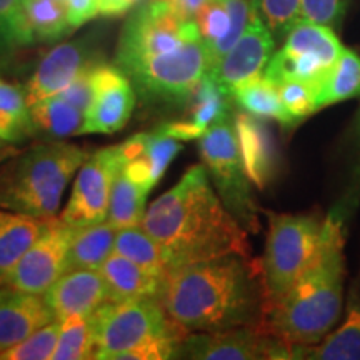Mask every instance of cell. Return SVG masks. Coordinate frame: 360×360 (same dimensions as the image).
Masks as SVG:
<instances>
[{"label": "cell", "mask_w": 360, "mask_h": 360, "mask_svg": "<svg viewBox=\"0 0 360 360\" xmlns=\"http://www.w3.org/2000/svg\"><path fill=\"white\" fill-rule=\"evenodd\" d=\"M290 359L360 360V292L352 287L347 300V317L342 326L314 345H292Z\"/></svg>", "instance_id": "obj_19"}, {"label": "cell", "mask_w": 360, "mask_h": 360, "mask_svg": "<svg viewBox=\"0 0 360 360\" xmlns=\"http://www.w3.org/2000/svg\"><path fill=\"white\" fill-rule=\"evenodd\" d=\"M30 115L35 132H42L53 141L79 135L84 124V114L58 96L49 97L30 105Z\"/></svg>", "instance_id": "obj_25"}, {"label": "cell", "mask_w": 360, "mask_h": 360, "mask_svg": "<svg viewBox=\"0 0 360 360\" xmlns=\"http://www.w3.org/2000/svg\"><path fill=\"white\" fill-rule=\"evenodd\" d=\"M237 146L247 177L259 191L272 182L277 170V150L267 125L249 112L233 115Z\"/></svg>", "instance_id": "obj_18"}, {"label": "cell", "mask_w": 360, "mask_h": 360, "mask_svg": "<svg viewBox=\"0 0 360 360\" xmlns=\"http://www.w3.org/2000/svg\"><path fill=\"white\" fill-rule=\"evenodd\" d=\"M259 15L274 37H285L300 20L302 0H255Z\"/></svg>", "instance_id": "obj_32"}, {"label": "cell", "mask_w": 360, "mask_h": 360, "mask_svg": "<svg viewBox=\"0 0 360 360\" xmlns=\"http://www.w3.org/2000/svg\"><path fill=\"white\" fill-rule=\"evenodd\" d=\"M360 96V57L344 49L315 98V110Z\"/></svg>", "instance_id": "obj_28"}, {"label": "cell", "mask_w": 360, "mask_h": 360, "mask_svg": "<svg viewBox=\"0 0 360 360\" xmlns=\"http://www.w3.org/2000/svg\"><path fill=\"white\" fill-rule=\"evenodd\" d=\"M117 229L109 220L74 229L67 272L75 269H101L115 250Z\"/></svg>", "instance_id": "obj_22"}, {"label": "cell", "mask_w": 360, "mask_h": 360, "mask_svg": "<svg viewBox=\"0 0 360 360\" xmlns=\"http://www.w3.org/2000/svg\"><path fill=\"white\" fill-rule=\"evenodd\" d=\"M165 2H175V0H165Z\"/></svg>", "instance_id": "obj_43"}, {"label": "cell", "mask_w": 360, "mask_h": 360, "mask_svg": "<svg viewBox=\"0 0 360 360\" xmlns=\"http://www.w3.org/2000/svg\"><path fill=\"white\" fill-rule=\"evenodd\" d=\"M200 157L219 197L247 232L259 231V207L242 164L231 117L215 122L199 139Z\"/></svg>", "instance_id": "obj_6"}, {"label": "cell", "mask_w": 360, "mask_h": 360, "mask_svg": "<svg viewBox=\"0 0 360 360\" xmlns=\"http://www.w3.org/2000/svg\"><path fill=\"white\" fill-rule=\"evenodd\" d=\"M72 236L74 227L60 217L49 220L47 227L22 255L2 285L30 294H44L67 272Z\"/></svg>", "instance_id": "obj_12"}, {"label": "cell", "mask_w": 360, "mask_h": 360, "mask_svg": "<svg viewBox=\"0 0 360 360\" xmlns=\"http://www.w3.org/2000/svg\"><path fill=\"white\" fill-rule=\"evenodd\" d=\"M107 282L109 302L159 297L162 281L134 264L119 252H112L109 259L98 269Z\"/></svg>", "instance_id": "obj_20"}, {"label": "cell", "mask_w": 360, "mask_h": 360, "mask_svg": "<svg viewBox=\"0 0 360 360\" xmlns=\"http://www.w3.org/2000/svg\"><path fill=\"white\" fill-rule=\"evenodd\" d=\"M159 300L170 322L184 335L260 328L267 309L260 262L240 254L169 270Z\"/></svg>", "instance_id": "obj_1"}, {"label": "cell", "mask_w": 360, "mask_h": 360, "mask_svg": "<svg viewBox=\"0 0 360 360\" xmlns=\"http://www.w3.org/2000/svg\"><path fill=\"white\" fill-rule=\"evenodd\" d=\"M62 2L65 6L67 20L72 29H77L98 15L97 0H62Z\"/></svg>", "instance_id": "obj_37"}, {"label": "cell", "mask_w": 360, "mask_h": 360, "mask_svg": "<svg viewBox=\"0 0 360 360\" xmlns=\"http://www.w3.org/2000/svg\"><path fill=\"white\" fill-rule=\"evenodd\" d=\"M92 62L89 60L87 49L80 42L56 45L45 53L27 82L25 96L29 105L58 96Z\"/></svg>", "instance_id": "obj_17"}, {"label": "cell", "mask_w": 360, "mask_h": 360, "mask_svg": "<svg viewBox=\"0 0 360 360\" xmlns=\"http://www.w3.org/2000/svg\"><path fill=\"white\" fill-rule=\"evenodd\" d=\"M276 87L283 107L297 122L317 112L315 110V98H317L319 89L314 87L312 84L287 79L277 82Z\"/></svg>", "instance_id": "obj_33"}, {"label": "cell", "mask_w": 360, "mask_h": 360, "mask_svg": "<svg viewBox=\"0 0 360 360\" xmlns=\"http://www.w3.org/2000/svg\"><path fill=\"white\" fill-rule=\"evenodd\" d=\"M75 143L39 142L0 165V207L42 220L56 219L62 197L87 159Z\"/></svg>", "instance_id": "obj_4"}, {"label": "cell", "mask_w": 360, "mask_h": 360, "mask_svg": "<svg viewBox=\"0 0 360 360\" xmlns=\"http://www.w3.org/2000/svg\"><path fill=\"white\" fill-rule=\"evenodd\" d=\"M344 233L340 220H323L321 250L310 267L265 310L260 330L287 345L319 344L335 327L344 307Z\"/></svg>", "instance_id": "obj_3"}, {"label": "cell", "mask_w": 360, "mask_h": 360, "mask_svg": "<svg viewBox=\"0 0 360 360\" xmlns=\"http://www.w3.org/2000/svg\"><path fill=\"white\" fill-rule=\"evenodd\" d=\"M94 98L84 115L79 135L115 134L125 127L135 107V92L129 75L117 67L96 65L92 69Z\"/></svg>", "instance_id": "obj_13"}, {"label": "cell", "mask_w": 360, "mask_h": 360, "mask_svg": "<svg viewBox=\"0 0 360 360\" xmlns=\"http://www.w3.org/2000/svg\"><path fill=\"white\" fill-rule=\"evenodd\" d=\"M195 24L207 47H212L231 29V13L225 0H207L195 13Z\"/></svg>", "instance_id": "obj_34"}, {"label": "cell", "mask_w": 360, "mask_h": 360, "mask_svg": "<svg viewBox=\"0 0 360 360\" xmlns=\"http://www.w3.org/2000/svg\"><path fill=\"white\" fill-rule=\"evenodd\" d=\"M124 72L146 101L188 102L210 72L209 49L204 39L191 40L174 51L135 62Z\"/></svg>", "instance_id": "obj_8"}, {"label": "cell", "mask_w": 360, "mask_h": 360, "mask_svg": "<svg viewBox=\"0 0 360 360\" xmlns=\"http://www.w3.org/2000/svg\"><path fill=\"white\" fill-rule=\"evenodd\" d=\"M115 252L132 260L150 276L160 278L162 282L169 274L160 245L143 229H139V225L117 231Z\"/></svg>", "instance_id": "obj_26"}, {"label": "cell", "mask_w": 360, "mask_h": 360, "mask_svg": "<svg viewBox=\"0 0 360 360\" xmlns=\"http://www.w3.org/2000/svg\"><path fill=\"white\" fill-rule=\"evenodd\" d=\"M202 39L195 20H187L174 2L148 0L125 22L117 49V65H129L143 58L174 51L191 40Z\"/></svg>", "instance_id": "obj_9"}, {"label": "cell", "mask_w": 360, "mask_h": 360, "mask_svg": "<svg viewBox=\"0 0 360 360\" xmlns=\"http://www.w3.org/2000/svg\"><path fill=\"white\" fill-rule=\"evenodd\" d=\"M174 359L285 360L290 359V345L255 327L195 332L179 342Z\"/></svg>", "instance_id": "obj_11"}, {"label": "cell", "mask_w": 360, "mask_h": 360, "mask_svg": "<svg viewBox=\"0 0 360 360\" xmlns=\"http://www.w3.org/2000/svg\"><path fill=\"white\" fill-rule=\"evenodd\" d=\"M350 0H302L300 19L339 29Z\"/></svg>", "instance_id": "obj_35"}, {"label": "cell", "mask_w": 360, "mask_h": 360, "mask_svg": "<svg viewBox=\"0 0 360 360\" xmlns=\"http://www.w3.org/2000/svg\"><path fill=\"white\" fill-rule=\"evenodd\" d=\"M22 2L35 39L51 42L64 37L72 30L62 0H22Z\"/></svg>", "instance_id": "obj_30"}, {"label": "cell", "mask_w": 360, "mask_h": 360, "mask_svg": "<svg viewBox=\"0 0 360 360\" xmlns=\"http://www.w3.org/2000/svg\"><path fill=\"white\" fill-rule=\"evenodd\" d=\"M56 319L42 294L0 285V352Z\"/></svg>", "instance_id": "obj_16"}, {"label": "cell", "mask_w": 360, "mask_h": 360, "mask_svg": "<svg viewBox=\"0 0 360 360\" xmlns=\"http://www.w3.org/2000/svg\"><path fill=\"white\" fill-rule=\"evenodd\" d=\"M6 141H4V139L2 137H0V148H4V147H6Z\"/></svg>", "instance_id": "obj_41"}, {"label": "cell", "mask_w": 360, "mask_h": 360, "mask_svg": "<svg viewBox=\"0 0 360 360\" xmlns=\"http://www.w3.org/2000/svg\"><path fill=\"white\" fill-rule=\"evenodd\" d=\"M148 188L134 182L122 169L115 175L114 186L110 192V204L107 220L119 229L137 227L142 224L146 215V199L148 195Z\"/></svg>", "instance_id": "obj_24"}, {"label": "cell", "mask_w": 360, "mask_h": 360, "mask_svg": "<svg viewBox=\"0 0 360 360\" xmlns=\"http://www.w3.org/2000/svg\"><path fill=\"white\" fill-rule=\"evenodd\" d=\"M232 98L245 112L255 117L274 119L283 127H294L297 124V120L283 107L276 84L265 75H259L238 85L232 92Z\"/></svg>", "instance_id": "obj_23"}, {"label": "cell", "mask_w": 360, "mask_h": 360, "mask_svg": "<svg viewBox=\"0 0 360 360\" xmlns=\"http://www.w3.org/2000/svg\"><path fill=\"white\" fill-rule=\"evenodd\" d=\"M96 349V323L92 314H74L62 321L60 335L53 360L94 359Z\"/></svg>", "instance_id": "obj_29"}, {"label": "cell", "mask_w": 360, "mask_h": 360, "mask_svg": "<svg viewBox=\"0 0 360 360\" xmlns=\"http://www.w3.org/2000/svg\"><path fill=\"white\" fill-rule=\"evenodd\" d=\"M42 295L60 321L74 314H94L109 302L107 282L98 269L69 270Z\"/></svg>", "instance_id": "obj_15"}, {"label": "cell", "mask_w": 360, "mask_h": 360, "mask_svg": "<svg viewBox=\"0 0 360 360\" xmlns=\"http://www.w3.org/2000/svg\"><path fill=\"white\" fill-rule=\"evenodd\" d=\"M92 315L96 323L94 359L98 360H120L127 350L154 337H186L170 322L159 297L105 302Z\"/></svg>", "instance_id": "obj_7"}, {"label": "cell", "mask_w": 360, "mask_h": 360, "mask_svg": "<svg viewBox=\"0 0 360 360\" xmlns=\"http://www.w3.org/2000/svg\"><path fill=\"white\" fill-rule=\"evenodd\" d=\"M142 229L160 245L169 270L229 254L250 257L249 232L214 191L204 165H192L152 202Z\"/></svg>", "instance_id": "obj_2"}, {"label": "cell", "mask_w": 360, "mask_h": 360, "mask_svg": "<svg viewBox=\"0 0 360 360\" xmlns=\"http://www.w3.org/2000/svg\"><path fill=\"white\" fill-rule=\"evenodd\" d=\"M15 152H17L15 148H11V147L0 148V165H2L7 159H11V157L15 154Z\"/></svg>", "instance_id": "obj_40"}, {"label": "cell", "mask_w": 360, "mask_h": 360, "mask_svg": "<svg viewBox=\"0 0 360 360\" xmlns=\"http://www.w3.org/2000/svg\"><path fill=\"white\" fill-rule=\"evenodd\" d=\"M47 224L49 220L0 207V285L22 255L37 240Z\"/></svg>", "instance_id": "obj_21"}, {"label": "cell", "mask_w": 360, "mask_h": 360, "mask_svg": "<svg viewBox=\"0 0 360 360\" xmlns=\"http://www.w3.org/2000/svg\"><path fill=\"white\" fill-rule=\"evenodd\" d=\"M162 135H167V137L177 139V141H199L207 132V129L200 127L195 122L188 120H175V122H167L162 124L159 129L155 130Z\"/></svg>", "instance_id": "obj_38"}, {"label": "cell", "mask_w": 360, "mask_h": 360, "mask_svg": "<svg viewBox=\"0 0 360 360\" xmlns=\"http://www.w3.org/2000/svg\"><path fill=\"white\" fill-rule=\"evenodd\" d=\"M125 2H129V4H130V6H132V7H134V6H135V4H137V2H139V0H125Z\"/></svg>", "instance_id": "obj_42"}, {"label": "cell", "mask_w": 360, "mask_h": 360, "mask_svg": "<svg viewBox=\"0 0 360 360\" xmlns=\"http://www.w3.org/2000/svg\"><path fill=\"white\" fill-rule=\"evenodd\" d=\"M207 0H175L174 6L177 7V11L182 13V17H186L187 20L195 19V13L199 12V8L204 6Z\"/></svg>", "instance_id": "obj_39"}, {"label": "cell", "mask_w": 360, "mask_h": 360, "mask_svg": "<svg viewBox=\"0 0 360 360\" xmlns=\"http://www.w3.org/2000/svg\"><path fill=\"white\" fill-rule=\"evenodd\" d=\"M120 167L122 157L119 146L101 148L89 155L80 165L60 220L74 229L107 220L112 186Z\"/></svg>", "instance_id": "obj_10"}, {"label": "cell", "mask_w": 360, "mask_h": 360, "mask_svg": "<svg viewBox=\"0 0 360 360\" xmlns=\"http://www.w3.org/2000/svg\"><path fill=\"white\" fill-rule=\"evenodd\" d=\"M35 132L25 90L0 80V137L20 142Z\"/></svg>", "instance_id": "obj_27"}, {"label": "cell", "mask_w": 360, "mask_h": 360, "mask_svg": "<svg viewBox=\"0 0 360 360\" xmlns=\"http://www.w3.org/2000/svg\"><path fill=\"white\" fill-rule=\"evenodd\" d=\"M322 229L323 222L314 215L269 212L267 242L260 262L267 307L277 302L317 259Z\"/></svg>", "instance_id": "obj_5"}, {"label": "cell", "mask_w": 360, "mask_h": 360, "mask_svg": "<svg viewBox=\"0 0 360 360\" xmlns=\"http://www.w3.org/2000/svg\"><path fill=\"white\" fill-rule=\"evenodd\" d=\"M96 65H89L80 72V74L75 77L72 82L67 85V87L58 94V97L64 98L69 103H72L74 107L82 112L85 115V112L89 110L90 103H92L94 98V85H92V69Z\"/></svg>", "instance_id": "obj_36"}, {"label": "cell", "mask_w": 360, "mask_h": 360, "mask_svg": "<svg viewBox=\"0 0 360 360\" xmlns=\"http://www.w3.org/2000/svg\"><path fill=\"white\" fill-rule=\"evenodd\" d=\"M62 321L53 319L34 334H30L19 344L12 345L0 352V360H47L56 352L58 335H60Z\"/></svg>", "instance_id": "obj_31"}, {"label": "cell", "mask_w": 360, "mask_h": 360, "mask_svg": "<svg viewBox=\"0 0 360 360\" xmlns=\"http://www.w3.org/2000/svg\"><path fill=\"white\" fill-rule=\"evenodd\" d=\"M274 47L276 37L257 11L242 37L209 72V75L232 97V92L238 85L262 75L274 56Z\"/></svg>", "instance_id": "obj_14"}]
</instances>
